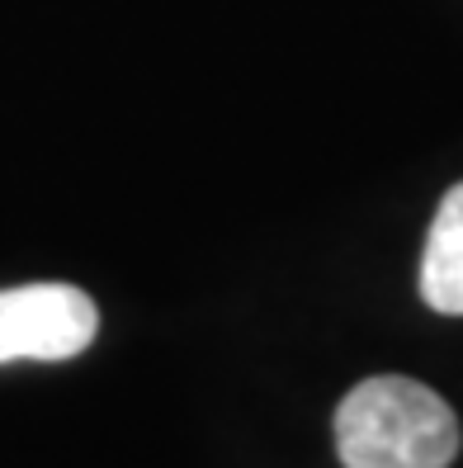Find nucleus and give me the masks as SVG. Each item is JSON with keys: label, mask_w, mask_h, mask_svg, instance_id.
<instances>
[{"label": "nucleus", "mask_w": 463, "mask_h": 468, "mask_svg": "<svg viewBox=\"0 0 463 468\" xmlns=\"http://www.w3.org/2000/svg\"><path fill=\"white\" fill-rule=\"evenodd\" d=\"M100 332V308L76 284H19L0 293V365L76 360Z\"/></svg>", "instance_id": "f03ea898"}, {"label": "nucleus", "mask_w": 463, "mask_h": 468, "mask_svg": "<svg viewBox=\"0 0 463 468\" xmlns=\"http://www.w3.org/2000/svg\"><path fill=\"white\" fill-rule=\"evenodd\" d=\"M458 440L454 407L402 374L364 378L336 407V454L345 468H449Z\"/></svg>", "instance_id": "f257e3e1"}, {"label": "nucleus", "mask_w": 463, "mask_h": 468, "mask_svg": "<svg viewBox=\"0 0 463 468\" xmlns=\"http://www.w3.org/2000/svg\"><path fill=\"white\" fill-rule=\"evenodd\" d=\"M421 298L435 313L463 317V185H454L430 218L421 256Z\"/></svg>", "instance_id": "7ed1b4c3"}]
</instances>
